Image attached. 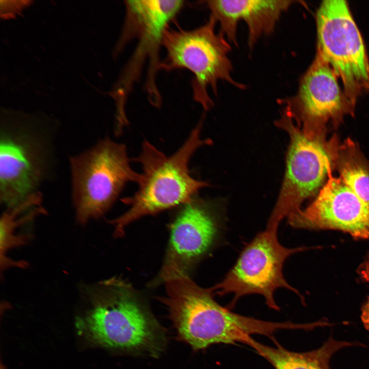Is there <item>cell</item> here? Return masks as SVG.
<instances>
[{
    "mask_svg": "<svg viewBox=\"0 0 369 369\" xmlns=\"http://www.w3.org/2000/svg\"><path fill=\"white\" fill-rule=\"evenodd\" d=\"M46 144L28 127L3 128L0 146V200L15 207L33 194L45 176Z\"/></svg>",
    "mask_w": 369,
    "mask_h": 369,
    "instance_id": "30bf717a",
    "label": "cell"
},
{
    "mask_svg": "<svg viewBox=\"0 0 369 369\" xmlns=\"http://www.w3.org/2000/svg\"><path fill=\"white\" fill-rule=\"evenodd\" d=\"M216 24L210 17L207 23L193 30L168 28L162 43L167 56L159 64V69L190 70L194 75L193 98L206 110L213 105L208 89L210 87L216 94L219 80L239 89L245 88L231 76L232 65L228 56L231 48L225 37L215 32Z\"/></svg>",
    "mask_w": 369,
    "mask_h": 369,
    "instance_id": "8992f818",
    "label": "cell"
},
{
    "mask_svg": "<svg viewBox=\"0 0 369 369\" xmlns=\"http://www.w3.org/2000/svg\"><path fill=\"white\" fill-rule=\"evenodd\" d=\"M221 231L213 204L197 196L180 206L171 224L168 249L157 283L188 270L213 247Z\"/></svg>",
    "mask_w": 369,
    "mask_h": 369,
    "instance_id": "8fae6325",
    "label": "cell"
},
{
    "mask_svg": "<svg viewBox=\"0 0 369 369\" xmlns=\"http://www.w3.org/2000/svg\"><path fill=\"white\" fill-rule=\"evenodd\" d=\"M293 1L237 0L208 1L211 16L220 25V33L229 42L237 45V28L240 20L248 26V43L252 47L263 35L272 33L283 12Z\"/></svg>",
    "mask_w": 369,
    "mask_h": 369,
    "instance_id": "5bb4252c",
    "label": "cell"
},
{
    "mask_svg": "<svg viewBox=\"0 0 369 369\" xmlns=\"http://www.w3.org/2000/svg\"><path fill=\"white\" fill-rule=\"evenodd\" d=\"M92 303L76 326L95 344L127 353L158 356L165 345L163 329L135 290L113 277L88 290Z\"/></svg>",
    "mask_w": 369,
    "mask_h": 369,
    "instance_id": "6da1fadb",
    "label": "cell"
},
{
    "mask_svg": "<svg viewBox=\"0 0 369 369\" xmlns=\"http://www.w3.org/2000/svg\"><path fill=\"white\" fill-rule=\"evenodd\" d=\"M164 283L167 294L161 300L180 339L194 350L216 343L245 344L254 334L273 340L279 330L298 328L291 322L266 321L233 313L215 300L211 288L199 286L188 274L174 275Z\"/></svg>",
    "mask_w": 369,
    "mask_h": 369,
    "instance_id": "7a4b0ae2",
    "label": "cell"
},
{
    "mask_svg": "<svg viewBox=\"0 0 369 369\" xmlns=\"http://www.w3.org/2000/svg\"><path fill=\"white\" fill-rule=\"evenodd\" d=\"M361 275L365 280L369 282V273L361 270ZM361 318L364 326L369 331V297L362 308Z\"/></svg>",
    "mask_w": 369,
    "mask_h": 369,
    "instance_id": "e0dca14e",
    "label": "cell"
},
{
    "mask_svg": "<svg viewBox=\"0 0 369 369\" xmlns=\"http://www.w3.org/2000/svg\"><path fill=\"white\" fill-rule=\"evenodd\" d=\"M275 124L290 137L284 177L268 222L279 225L284 218L301 210L302 203L321 187L332 172L338 148L325 142L322 131L302 129L285 109Z\"/></svg>",
    "mask_w": 369,
    "mask_h": 369,
    "instance_id": "5b68a950",
    "label": "cell"
},
{
    "mask_svg": "<svg viewBox=\"0 0 369 369\" xmlns=\"http://www.w3.org/2000/svg\"><path fill=\"white\" fill-rule=\"evenodd\" d=\"M349 141L337 151L335 159L339 177L369 210V168Z\"/></svg>",
    "mask_w": 369,
    "mask_h": 369,
    "instance_id": "2e32d148",
    "label": "cell"
},
{
    "mask_svg": "<svg viewBox=\"0 0 369 369\" xmlns=\"http://www.w3.org/2000/svg\"><path fill=\"white\" fill-rule=\"evenodd\" d=\"M126 18L121 44L134 38L137 46L129 61L124 77V88L118 95V100L126 103L134 81L143 66L149 61L147 81L149 99L153 105L161 104V98L155 84L157 71L159 69L158 52L169 25L184 6V1H127L125 2Z\"/></svg>",
    "mask_w": 369,
    "mask_h": 369,
    "instance_id": "9c48e42d",
    "label": "cell"
},
{
    "mask_svg": "<svg viewBox=\"0 0 369 369\" xmlns=\"http://www.w3.org/2000/svg\"><path fill=\"white\" fill-rule=\"evenodd\" d=\"M275 346L262 344L252 337L245 344L252 347L265 359L275 369H330L329 362L332 355L352 343L340 341L332 338L321 347L307 352H294L282 347L274 339Z\"/></svg>",
    "mask_w": 369,
    "mask_h": 369,
    "instance_id": "9a60e30c",
    "label": "cell"
},
{
    "mask_svg": "<svg viewBox=\"0 0 369 369\" xmlns=\"http://www.w3.org/2000/svg\"><path fill=\"white\" fill-rule=\"evenodd\" d=\"M278 227L267 224L266 229L245 247L224 278L211 288L220 296L234 294L231 308L240 297L257 294L264 297L269 308L279 311L274 297L277 289L285 288L300 295L285 280L283 266L290 256L304 248H288L281 244L277 237Z\"/></svg>",
    "mask_w": 369,
    "mask_h": 369,
    "instance_id": "ba28073f",
    "label": "cell"
},
{
    "mask_svg": "<svg viewBox=\"0 0 369 369\" xmlns=\"http://www.w3.org/2000/svg\"><path fill=\"white\" fill-rule=\"evenodd\" d=\"M316 23L317 51L340 77L344 92L354 106L362 92H369V61L347 2L323 1Z\"/></svg>",
    "mask_w": 369,
    "mask_h": 369,
    "instance_id": "52a82bcc",
    "label": "cell"
},
{
    "mask_svg": "<svg viewBox=\"0 0 369 369\" xmlns=\"http://www.w3.org/2000/svg\"><path fill=\"white\" fill-rule=\"evenodd\" d=\"M337 75L318 51L301 78L295 95L281 103L296 123L304 129L322 130L330 121L339 120L354 106L342 91Z\"/></svg>",
    "mask_w": 369,
    "mask_h": 369,
    "instance_id": "7c38bea8",
    "label": "cell"
},
{
    "mask_svg": "<svg viewBox=\"0 0 369 369\" xmlns=\"http://www.w3.org/2000/svg\"><path fill=\"white\" fill-rule=\"evenodd\" d=\"M130 162L125 145L109 138L70 158L72 198L78 222L102 216L128 182H138L140 173Z\"/></svg>",
    "mask_w": 369,
    "mask_h": 369,
    "instance_id": "277c9868",
    "label": "cell"
},
{
    "mask_svg": "<svg viewBox=\"0 0 369 369\" xmlns=\"http://www.w3.org/2000/svg\"><path fill=\"white\" fill-rule=\"evenodd\" d=\"M312 203L288 217L292 227L338 230L354 238L369 240V210L332 172Z\"/></svg>",
    "mask_w": 369,
    "mask_h": 369,
    "instance_id": "4fadbf2b",
    "label": "cell"
},
{
    "mask_svg": "<svg viewBox=\"0 0 369 369\" xmlns=\"http://www.w3.org/2000/svg\"><path fill=\"white\" fill-rule=\"evenodd\" d=\"M202 126L200 120L182 145L169 156L149 141H144L139 155L133 159L142 168L138 189L132 196L122 199L129 209L110 222L116 236L122 235L125 228L139 218L180 206L196 196L201 189L209 186L206 181L194 178L189 167L196 151L211 143V139L201 138Z\"/></svg>",
    "mask_w": 369,
    "mask_h": 369,
    "instance_id": "3957f363",
    "label": "cell"
}]
</instances>
